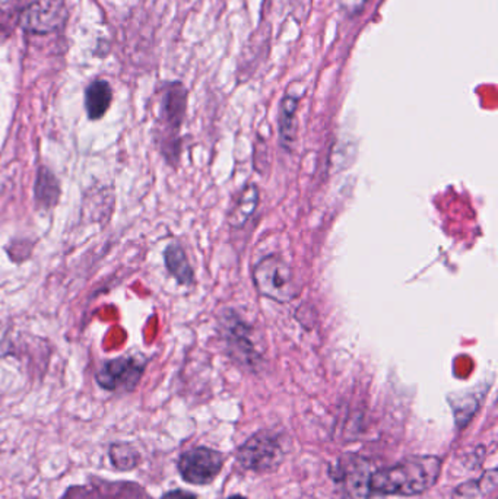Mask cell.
<instances>
[{"label": "cell", "mask_w": 498, "mask_h": 499, "mask_svg": "<svg viewBox=\"0 0 498 499\" xmlns=\"http://www.w3.org/2000/svg\"><path fill=\"white\" fill-rule=\"evenodd\" d=\"M165 268L169 270L170 275L180 283V285H192L194 282V272L189 259H187L186 251L183 247L172 242L164 251Z\"/></svg>", "instance_id": "obj_12"}, {"label": "cell", "mask_w": 498, "mask_h": 499, "mask_svg": "<svg viewBox=\"0 0 498 499\" xmlns=\"http://www.w3.org/2000/svg\"><path fill=\"white\" fill-rule=\"evenodd\" d=\"M298 103L300 99L297 97L285 96L279 104V140L286 151H290L297 137Z\"/></svg>", "instance_id": "obj_11"}, {"label": "cell", "mask_w": 498, "mask_h": 499, "mask_svg": "<svg viewBox=\"0 0 498 499\" xmlns=\"http://www.w3.org/2000/svg\"><path fill=\"white\" fill-rule=\"evenodd\" d=\"M261 200V191L256 184H247L235 199L234 205L228 212V225L233 229H240L254 217Z\"/></svg>", "instance_id": "obj_9"}, {"label": "cell", "mask_w": 498, "mask_h": 499, "mask_svg": "<svg viewBox=\"0 0 498 499\" xmlns=\"http://www.w3.org/2000/svg\"><path fill=\"white\" fill-rule=\"evenodd\" d=\"M110 459L114 466L120 470L133 469L138 463V453L129 444H114L110 450Z\"/></svg>", "instance_id": "obj_15"}, {"label": "cell", "mask_w": 498, "mask_h": 499, "mask_svg": "<svg viewBox=\"0 0 498 499\" xmlns=\"http://www.w3.org/2000/svg\"><path fill=\"white\" fill-rule=\"evenodd\" d=\"M223 466V454L208 447L189 450L179 460L180 474L192 484H211L220 474Z\"/></svg>", "instance_id": "obj_7"}, {"label": "cell", "mask_w": 498, "mask_h": 499, "mask_svg": "<svg viewBox=\"0 0 498 499\" xmlns=\"http://www.w3.org/2000/svg\"><path fill=\"white\" fill-rule=\"evenodd\" d=\"M368 0H337L342 11L347 12L348 15H357L358 12L363 11Z\"/></svg>", "instance_id": "obj_17"}, {"label": "cell", "mask_w": 498, "mask_h": 499, "mask_svg": "<svg viewBox=\"0 0 498 499\" xmlns=\"http://www.w3.org/2000/svg\"><path fill=\"white\" fill-rule=\"evenodd\" d=\"M227 499H247V498H244V496H242V495H233V496H230V498H227Z\"/></svg>", "instance_id": "obj_19"}, {"label": "cell", "mask_w": 498, "mask_h": 499, "mask_svg": "<svg viewBox=\"0 0 498 499\" xmlns=\"http://www.w3.org/2000/svg\"><path fill=\"white\" fill-rule=\"evenodd\" d=\"M161 499H198V496L193 495L191 492L177 489V491H171L169 492V494H165Z\"/></svg>", "instance_id": "obj_18"}, {"label": "cell", "mask_w": 498, "mask_h": 499, "mask_svg": "<svg viewBox=\"0 0 498 499\" xmlns=\"http://www.w3.org/2000/svg\"><path fill=\"white\" fill-rule=\"evenodd\" d=\"M252 278L254 288L262 297L279 304L291 302L300 294L293 269L276 254H269L257 261Z\"/></svg>", "instance_id": "obj_2"}, {"label": "cell", "mask_w": 498, "mask_h": 499, "mask_svg": "<svg viewBox=\"0 0 498 499\" xmlns=\"http://www.w3.org/2000/svg\"><path fill=\"white\" fill-rule=\"evenodd\" d=\"M67 11L62 0H34L19 15L18 24L31 34L55 33L67 23Z\"/></svg>", "instance_id": "obj_6"}, {"label": "cell", "mask_w": 498, "mask_h": 499, "mask_svg": "<svg viewBox=\"0 0 498 499\" xmlns=\"http://www.w3.org/2000/svg\"><path fill=\"white\" fill-rule=\"evenodd\" d=\"M24 2L26 0H0V24L9 25L18 23L19 15L26 8Z\"/></svg>", "instance_id": "obj_16"}, {"label": "cell", "mask_w": 498, "mask_h": 499, "mask_svg": "<svg viewBox=\"0 0 498 499\" xmlns=\"http://www.w3.org/2000/svg\"><path fill=\"white\" fill-rule=\"evenodd\" d=\"M370 466L364 460H352L344 469L347 494L351 499H368L370 496Z\"/></svg>", "instance_id": "obj_10"}, {"label": "cell", "mask_w": 498, "mask_h": 499, "mask_svg": "<svg viewBox=\"0 0 498 499\" xmlns=\"http://www.w3.org/2000/svg\"><path fill=\"white\" fill-rule=\"evenodd\" d=\"M285 447L278 433L261 431L245 441L238 450L237 460L243 469L254 474L275 472L285 459Z\"/></svg>", "instance_id": "obj_3"}, {"label": "cell", "mask_w": 498, "mask_h": 499, "mask_svg": "<svg viewBox=\"0 0 498 499\" xmlns=\"http://www.w3.org/2000/svg\"><path fill=\"white\" fill-rule=\"evenodd\" d=\"M143 374V363L130 356H120L107 361L97 372L99 386L109 392H130L135 389Z\"/></svg>", "instance_id": "obj_8"}, {"label": "cell", "mask_w": 498, "mask_h": 499, "mask_svg": "<svg viewBox=\"0 0 498 499\" xmlns=\"http://www.w3.org/2000/svg\"><path fill=\"white\" fill-rule=\"evenodd\" d=\"M113 91L110 84L103 79L92 82L85 92V108L91 120H99L103 117L107 110L110 108Z\"/></svg>", "instance_id": "obj_13"}, {"label": "cell", "mask_w": 498, "mask_h": 499, "mask_svg": "<svg viewBox=\"0 0 498 499\" xmlns=\"http://www.w3.org/2000/svg\"><path fill=\"white\" fill-rule=\"evenodd\" d=\"M441 460L436 455H414L371 474V492L381 495L415 496L439 481Z\"/></svg>", "instance_id": "obj_1"}, {"label": "cell", "mask_w": 498, "mask_h": 499, "mask_svg": "<svg viewBox=\"0 0 498 499\" xmlns=\"http://www.w3.org/2000/svg\"><path fill=\"white\" fill-rule=\"evenodd\" d=\"M34 196H36V202L43 209H52L59 202V181L56 178L55 174L46 167L38 168Z\"/></svg>", "instance_id": "obj_14"}, {"label": "cell", "mask_w": 498, "mask_h": 499, "mask_svg": "<svg viewBox=\"0 0 498 499\" xmlns=\"http://www.w3.org/2000/svg\"><path fill=\"white\" fill-rule=\"evenodd\" d=\"M186 107L187 91L184 85L180 82L167 85L160 107V123L164 135V139L161 140L162 154L170 162L179 158L180 145L177 137L183 125Z\"/></svg>", "instance_id": "obj_4"}, {"label": "cell", "mask_w": 498, "mask_h": 499, "mask_svg": "<svg viewBox=\"0 0 498 499\" xmlns=\"http://www.w3.org/2000/svg\"><path fill=\"white\" fill-rule=\"evenodd\" d=\"M221 331L227 343L228 352L235 362L249 370H256L262 363V355L254 341V329L238 316L234 310L223 311Z\"/></svg>", "instance_id": "obj_5"}]
</instances>
